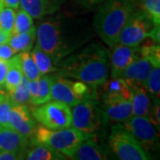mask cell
Segmentation results:
<instances>
[{"label": "cell", "mask_w": 160, "mask_h": 160, "mask_svg": "<svg viewBox=\"0 0 160 160\" xmlns=\"http://www.w3.org/2000/svg\"><path fill=\"white\" fill-rule=\"evenodd\" d=\"M77 20L52 18L36 29V46L46 52L56 65L91 38L86 25Z\"/></svg>", "instance_id": "obj_1"}, {"label": "cell", "mask_w": 160, "mask_h": 160, "mask_svg": "<svg viewBox=\"0 0 160 160\" xmlns=\"http://www.w3.org/2000/svg\"><path fill=\"white\" fill-rule=\"evenodd\" d=\"M109 60V52L93 43L63 58L56 64V71L62 78L79 80L96 89L107 81Z\"/></svg>", "instance_id": "obj_2"}, {"label": "cell", "mask_w": 160, "mask_h": 160, "mask_svg": "<svg viewBox=\"0 0 160 160\" xmlns=\"http://www.w3.org/2000/svg\"><path fill=\"white\" fill-rule=\"evenodd\" d=\"M135 10L131 0H107L98 9L93 19V29L109 47L118 44L121 30Z\"/></svg>", "instance_id": "obj_3"}, {"label": "cell", "mask_w": 160, "mask_h": 160, "mask_svg": "<svg viewBox=\"0 0 160 160\" xmlns=\"http://www.w3.org/2000/svg\"><path fill=\"white\" fill-rule=\"evenodd\" d=\"M92 133H86L74 127L49 129L41 126L36 128L31 136V144H45L65 157L72 158L81 142Z\"/></svg>", "instance_id": "obj_4"}, {"label": "cell", "mask_w": 160, "mask_h": 160, "mask_svg": "<svg viewBox=\"0 0 160 160\" xmlns=\"http://www.w3.org/2000/svg\"><path fill=\"white\" fill-rule=\"evenodd\" d=\"M109 147L119 159L122 160H148L147 152L128 132L123 125H115L109 136Z\"/></svg>", "instance_id": "obj_5"}, {"label": "cell", "mask_w": 160, "mask_h": 160, "mask_svg": "<svg viewBox=\"0 0 160 160\" xmlns=\"http://www.w3.org/2000/svg\"><path fill=\"white\" fill-rule=\"evenodd\" d=\"M35 119L49 129H62L71 126V109L60 101H49L31 109Z\"/></svg>", "instance_id": "obj_6"}, {"label": "cell", "mask_w": 160, "mask_h": 160, "mask_svg": "<svg viewBox=\"0 0 160 160\" xmlns=\"http://www.w3.org/2000/svg\"><path fill=\"white\" fill-rule=\"evenodd\" d=\"M92 90L95 89L79 80L73 81L61 76L54 77L52 86V100L60 101L73 107L84 100L93 98L95 92H92Z\"/></svg>", "instance_id": "obj_7"}, {"label": "cell", "mask_w": 160, "mask_h": 160, "mask_svg": "<svg viewBox=\"0 0 160 160\" xmlns=\"http://www.w3.org/2000/svg\"><path fill=\"white\" fill-rule=\"evenodd\" d=\"M106 117L103 109L93 99H86L76 104L71 109V126L86 133L98 131Z\"/></svg>", "instance_id": "obj_8"}, {"label": "cell", "mask_w": 160, "mask_h": 160, "mask_svg": "<svg viewBox=\"0 0 160 160\" xmlns=\"http://www.w3.org/2000/svg\"><path fill=\"white\" fill-rule=\"evenodd\" d=\"M155 25L151 19L142 11L134 10L123 27L118 38V44L136 46L149 38Z\"/></svg>", "instance_id": "obj_9"}, {"label": "cell", "mask_w": 160, "mask_h": 160, "mask_svg": "<svg viewBox=\"0 0 160 160\" xmlns=\"http://www.w3.org/2000/svg\"><path fill=\"white\" fill-rule=\"evenodd\" d=\"M122 125L133 135L146 152L149 151L158 142V135L156 127L148 117L132 116Z\"/></svg>", "instance_id": "obj_10"}, {"label": "cell", "mask_w": 160, "mask_h": 160, "mask_svg": "<svg viewBox=\"0 0 160 160\" xmlns=\"http://www.w3.org/2000/svg\"><path fill=\"white\" fill-rule=\"evenodd\" d=\"M111 54V78H119L122 72L141 56L140 46H130L118 44Z\"/></svg>", "instance_id": "obj_11"}, {"label": "cell", "mask_w": 160, "mask_h": 160, "mask_svg": "<svg viewBox=\"0 0 160 160\" xmlns=\"http://www.w3.org/2000/svg\"><path fill=\"white\" fill-rule=\"evenodd\" d=\"M8 127L27 138H30L35 130L36 123L25 104L12 105Z\"/></svg>", "instance_id": "obj_12"}, {"label": "cell", "mask_w": 160, "mask_h": 160, "mask_svg": "<svg viewBox=\"0 0 160 160\" xmlns=\"http://www.w3.org/2000/svg\"><path fill=\"white\" fill-rule=\"evenodd\" d=\"M102 109L106 118L115 123H124L132 116V99L102 101Z\"/></svg>", "instance_id": "obj_13"}, {"label": "cell", "mask_w": 160, "mask_h": 160, "mask_svg": "<svg viewBox=\"0 0 160 160\" xmlns=\"http://www.w3.org/2000/svg\"><path fill=\"white\" fill-rule=\"evenodd\" d=\"M62 0H20V6L33 19L53 14L60 9Z\"/></svg>", "instance_id": "obj_14"}, {"label": "cell", "mask_w": 160, "mask_h": 160, "mask_svg": "<svg viewBox=\"0 0 160 160\" xmlns=\"http://www.w3.org/2000/svg\"><path fill=\"white\" fill-rule=\"evenodd\" d=\"M152 64L148 58L140 56L137 60L132 62L126 68L119 78H124L127 81L135 82L142 86H146V82L148 79Z\"/></svg>", "instance_id": "obj_15"}, {"label": "cell", "mask_w": 160, "mask_h": 160, "mask_svg": "<svg viewBox=\"0 0 160 160\" xmlns=\"http://www.w3.org/2000/svg\"><path fill=\"white\" fill-rule=\"evenodd\" d=\"M126 82L128 83L132 91V116L148 117L151 108V103H150V97L146 88L135 82L127 81V80Z\"/></svg>", "instance_id": "obj_16"}, {"label": "cell", "mask_w": 160, "mask_h": 160, "mask_svg": "<svg viewBox=\"0 0 160 160\" xmlns=\"http://www.w3.org/2000/svg\"><path fill=\"white\" fill-rule=\"evenodd\" d=\"M29 144V138L9 127L0 126V151H24Z\"/></svg>", "instance_id": "obj_17"}, {"label": "cell", "mask_w": 160, "mask_h": 160, "mask_svg": "<svg viewBox=\"0 0 160 160\" xmlns=\"http://www.w3.org/2000/svg\"><path fill=\"white\" fill-rule=\"evenodd\" d=\"M107 156L103 149L94 141L92 135L85 139L77 149L72 159L77 160H103Z\"/></svg>", "instance_id": "obj_18"}, {"label": "cell", "mask_w": 160, "mask_h": 160, "mask_svg": "<svg viewBox=\"0 0 160 160\" xmlns=\"http://www.w3.org/2000/svg\"><path fill=\"white\" fill-rule=\"evenodd\" d=\"M33 147L27 150L24 158L29 160H61L67 158L57 150L45 144H32Z\"/></svg>", "instance_id": "obj_19"}, {"label": "cell", "mask_w": 160, "mask_h": 160, "mask_svg": "<svg viewBox=\"0 0 160 160\" xmlns=\"http://www.w3.org/2000/svg\"><path fill=\"white\" fill-rule=\"evenodd\" d=\"M23 77L22 65H21V56L20 54L13 55L9 60V67L6 76V80L4 86L7 92L13 90L20 84Z\"/></svg>", "instance_id": "obj_20"}, {"label": "cell", "mask_w": 160, "mask_h": 160, "mask_svg": "<svg viewBox=\"0 0 160 160\" xmlns=\"http://www.w3.org/2000/svg\"><path fill=\"white\" fill-rule=\"evenodd\" d=\"M35 39L36 28L27 32L12 34L10 39L8 41V45L15 51V52H29L33 47Z\"/></svg>", "instance_id": "obj_21"}, {"label": "cell", "mask_w": 160, "mask_h": 160, "mask_svg": "<svg viewBox=\"0 0 160 160\" xmlns=\"http://www.w3.org/2000/svg\"><path fill=\"white\" fill-rule=\"evenodd\" d=\"M104 95L113 97L132 98V91L126 80L121 78H111L104 84Z\"/></svg>", "instance_id": "obj_22"}, {"label": "cell", "mask_w": 160, "mask_h": 160, "mask_svg": "<svg viewBox=\"0 0 160 160\" xmlns=\"http://www.w3.org/2000/svg\"><path fill=\"white\" fill-rule=\"evenodd\" d=\"M30 53L39 70L40 74L46 75L52 71H56V65L53 63L51 57L46 52L42 51L39 47L35 46Z\"/></svg>", "instance_id": "obj_23"}, {"label": "cell", "mask_w": 160, "mask_h": 160, "mask_svg": "<svg viewBox=\"0 0 160 160\" xmlns=\"http://www.w3.org/2000/svg\"><path fill=\"white\" fill-rule=\"evenodd\" d=\"M151 70L146 82V90L154 102H159L160 94V62H153Z\"/></svg>", "instance_id": "obj_24"}, {"label": "cell", "mask_w": 160, "mask_h": 160, "mask_svg": "<svg viewBox=\"0 0 160 160\" xmlns=\"http://www.w3.org/2000/svg\"><path fill=\"white\" fill-rule=\"evenodd\" d=\"M20 56H21V65H22L23 76L27 78L28 80L38 79L41 74L33 58L31 56L30 51L21 52Z\"/></svg>", "instance_id": "obj_25"}, {"label": "cell", "mask_w": 160, "mask_h": 160, "mask_svg": "<svg viewBox=\"0 0 160 160\" xmlns=\"http://www.w3.org/2000/svg\"><path fill=\"white\" fill-rule=\"evenodd\" d=\"M29 80L24 76L20 82L13 90L8 92V96L11 99L12 105H20V104H27L29 102Z\"/></svg>", "instance_id": "obj_26"}, {"label": "cell", "mask_w": 160, "mask_h": 160, "mask_svg": "<svg viewBox=\"0 0 160 160\" xmlns=\"http://www.w3.org/2000/svg\"><path fill=\"white\" fill-rule=\"evenodd\" d=\"M53 78L54 77L47 76L46 74L40 76L38 78V94L34 106L51 101V91Z\"/></svg>", "instance_id": "obj_27"}, {"label": "cell", "mask_w": 160, "mask_h": 160, "mask_svg": "<svg viewBox=\"0 0 160 160\" xmlns=\"http://www.w3.org/2000/svg\"><path fill=\"white\" fill-rule=\"evenodd\" d=\"M35 29L33 18L23 9H19L16 12L14 27L12 34L21 33V32H27Z\"/></svg>", "instance_id": "obj_28"}, {"label": "cell", "mask_w": 160, "mask_h": 160, "mask_svg": "<svg viewBox=\"0 0 160 160\" xmlns=\"http://www.w3.org/2000/svg\"><path fill=\"white\" fill-rule=\"evenodd\" d=\"M15 16L16 12L14 9L3 6L0 9V29L12 34L14 27Z\"/></svg>", "instance_id": "obj_29"}, {"label": "cell", "mask_w": 160, "mask_h": 160, "mask_svg": "<svg viewBox=\"0 0 160 160\" xmlns=\"http://www.w3.org/2000/svg\"><path fill=\"white\" fill-rule=\"evenodd\" d=\"M142 10L149 16L155 26L160 25V0H141Z\"/></svg>", "instance_id": "obj_30"}, {"label": "cell", "mask_w": 160, "mask_h": 160, "mask_svg": "<svg viewBox=\"0 0 160 160\" xmlns=\"http://www.w3.org/2000/svg\"><path fill=\"white\" fill-rule=\"evenodd\" d=\"M12 107V103L11 99L8 94H6V97L0 101V126L8 127Z\"/></svg>", "instance_id": "obj_31"}, {"label": "cell", "mask_w": 160, "mask_h": 160, "mask_svg": "<svg viewBox=\"0 0 160 160\" xmlns=\"http://www.w3.org/2000/svg\"><path fill=\"white\" fill-rule=\"evenodd\" d=\"M150 121L152 122V124L154 126L159 130L160 127V108H159V102H154V105L152 107V109L150 108L149 115H148Z\"/></svg>", "instance_id": "obj_32"}, {"label": "cell", "mask_w": 160, "mask_h": 160, "mask_svg": "<svg viewBox=\"0 0 160 160\" xmlns=\"http://www.w3.org/2000/svg\"><path fill=\"white\" fill-rule=\"evenodd\" d=\"M28 86L29 92V102L32 105H35L38 94V79L29 80Z\"/></svg>", "instance_id": "obj_33"}, {"label": "cell", "mask_w": 160, "mask_h": 160, "mask_svg": "<svg viewBox=\"0 0 160 160\" xmlns=\"http://www.w3.org/2000/svg\"><path fill=\"white\" fill-rule=\"evenodd\" d=\"M15 51L8 45V43L0 45V61H8L15 55Z\"/></svg>", "instance_id": "obj_34"}, {"label": "cell", "mask_w": 160, "mask_h": 160, "mask_svg": "<svg viewBox=\"0 0 160 160\" xmlns=\"http://www.w3.org/2000/svg\"><path fill=\"white\" fill-rule=\"evenodd\" d=\"M23 152L24 151H14V150L0 151V160L21 159V158H22Z\"/></svg>", "instance_id": "obj_35"}, {"label": "cell", "mask_w": 160, "mask_h": 160, "mask_svg": "<svg viewBox=\"0 0 160 160\" xmlns=\"http://www.w3.org/2000/svg\"><path fill=\"white\" fill-rule=\"evenodd\" d=\"M8 67H9V60L8 61H0V86H3L5 84Z\"/></svg>", "instance_id": "obj_36"}, {"label": "cell", "mask_w": 160, "mask_h": 160, "mask_svg": "<svg viewBox=\"0 0 160 160\" xmlns=\"http://www.w3.org/2000/svg\"><path fill=\"white\" fill-rule=\"evenodd\" d=\"M3 4L5 6L16 10L20 7V0H3Z\"/></svg>", "instance_id": "obj_37"}, {"label": "cell", "mask_w": 160, "mask_h": 160, "mask_svg": "<svg viewBox=\"0 0 160 160\" xmlns=\"http://www.w3.org/2000/svg\"><path fill=\"white\" fill-rule=\"evenodd\" d=\"M12 34L8 33V32H6L4 31L3 29H0V45L1 44H6V43H8V41L11 38Z\"/></svg>", "instance_id": "obj_38"}, {"label": "cell", "mask_w": 160, "mask_h": 160, "mask_svg": "<svg viewBox=\"0 0 160 160\" xmlns=\"http://www.w3.org/2000/svg\"><path fill=\"white\" fill-rule=\"evenodd\" d=\"M79 1L85 6H92L98 5L100 3H102L106 0H79Z\"/></svg>", "instance_id": "obj_39"}, {"label": "cell", "mask_w": 160, "mask_h": 160, "mask_svg": "<svg viewBox=\"0 0 160 160\" xmlns=\"http://www.w3.org/2000/svg\"><path fill=\"white\" fill-rule=\"evenodd\" d=\"M6 93H5L4 92L0 90V101H1L2 99H4V98L6 97Z\"/></svg>", "instance_id": "obj_40"}]
</instances>
